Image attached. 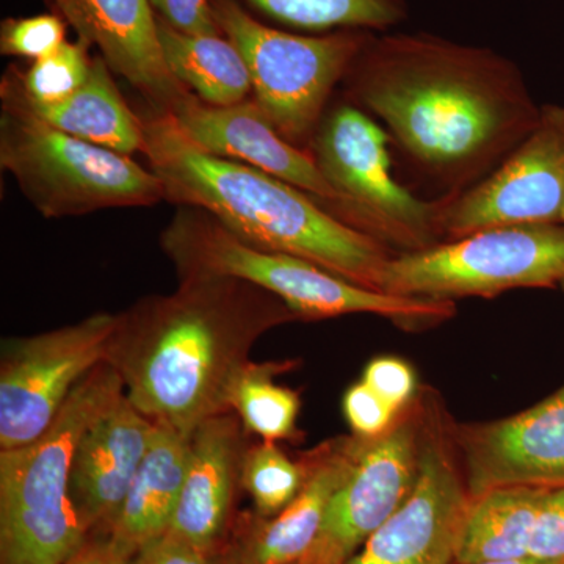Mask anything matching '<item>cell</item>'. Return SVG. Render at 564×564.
<instances>
[{
    "label": "cell",
    "instance_id": "cell-36",
    "mask_svg": "<svg viewBox=\"0 0 564 564\" xmlns=\"http://www.w3.org/2000/svg\"><path fill=\"white\" fill-rule=\"evenodd\" d=\"M217 564H240L237 562L236 558H234L231 552H220V555H218V562Z\"/></svg>",
    "mask_w": 564,
    "mask_h": 564
},
{
    "label": "cell",
    "instance_id": "cell-14",
    "mask_svg": "<svg viewBox=\"0 0 564 564\" xmlns=\"http://www.w3.org/2000/svg\"><path fill=\"white\" fill-rule=\"evenodd\" d=\"M172 118L199 150L272 174L310 193L336 217L339 195L318 170L313 154L285 140L254 99L210 106L191 93L177 104Z\"/></svg>",
    "mask_w": 564,
    "mask_h": 564
},
{
    "label": "cell",
    "instance_id": "cell-2",
    "mask_svg": "<svg viewBox=\"0 0 564 564\" xmlns=\"http://www.w3.org/2000/svg\"><path fill=\"white\" fill-rule=\"evenodd\" d=\"M292 321L299 317L288 304L250 282L185 278L170 295L147 296L118 314L106 362L140 413L191 436L231 411L259 337Z\"/></svg>",
    "mask_w": 564,
    "mask_h": 564
},
{
    "label": "cell",
    "instance_id": "cell-31",
    "mask_svg": "<svg viewBox=\"0 0 564 564\" xmlns=\"http://www.w3.org/2000/svg\"><path fill=\"white\" fill-rule=\"evenodd\" d=\"M362 381L399 413L411 402L415 392L413 367L392 356L370 361L364 370Z\"/></svg>",
    "mask_w": 564,
    "mask_h": 564
},
{
    "label": "cell",
    "instance_id": "cell-15",
    "mask_svg": "<svg viewBox=\"0 0 564 564\" xmlns=\"http://www.w3.org/2000/svg\"><path fill=\"white\" fill-rule=\"evenodd\" d=\"M470 499L505 486H564V386L522 413L463 429Z\"/></svg>",
    "mask_w": 564,
    "mask_h": 564
},
{
    "label": "cell",
    "instance_id": "cell-7",
    "mask_svg": "<svg viewBox=\"0 0 564 564\" xmlns=\"http://www.w3.org/2000/svg\"><path fill=\"white\" fill-rule=\"evenodd\" d=\"M223 35L240 51L252 99L295 147L313 143L334 88L375 32L344 29L295 35L256 20L239 0H209Z\"/></svg>",
    "mask_w": 564,
    "mask_h": 564
},
{
    "label": "cell",
    "instance_id": "cell-8",
    "mask_svg": "<svg viewBox=\"0 0 564 564\" xmlns=\"http://www.w3.org/2000/svg\"><path fill=\"white\" fill-rule=\"evenodd\" d=\"M388 143L389 133L366 110L340 104L323 117L311 154L339 195V220L403 252L433 247L444 198L423 202L397 182Z\"/></svg>",
    "mask_w": 564,
    "mask_h": 564
},
{
    "label": "cell",
    "instance_id": "cell-18",
    "mask_svg": "<svg viewBox=\"0 0 564 564\" xmlns=\"http://www.w3.org/2000/svg\"><path fill=\"white\" fill-rule=\"evenodd\" d=\"M242 421L234 411L214 415L191 434L187 470L170 532L220 552L231 521L237 492L242 489L245 441Z\"/></svg>",
    "mask_w": 564,
    "mask_h": 564
},
{
    "label": "cell",
    "instance_id": "cell-22",
    "mask_svg": "<svg viewBox=\"0 0 564 564\" xmlns=\"http://www.w3.org/2000/svg\"><path fill=\"white\" fill-rule=\"evenodd\" d=\"M545 489L505 486L473 497L456 538V562L478 564L529 556Z\"/></svg>",
    "mask_w": 564,
    "mask_h": 564
},
{
    "label": "cell",
    "instance_id": "cell-30",
    "mask_svg": "<svg viewBox=\"0 0 564 564\" xmlns=\"http://www.w3.org/2000/svg\"><path fill=\"white\" fill-rule=\"evenodd\" d=\"M530 558L564 562V486L545 489L529 549Z\"/></svg>",
    "mask_w": 564,
    "mask_h": 564
},
{
    "label": "cell",
    "instance_id": "cell-24",
    "mask_svg": "<svg viewBox=\"0 0 564 564\" xmlns=\"http://www.w3.org/2000/svg\"><path fill=\"white\" fill-rule=\"evenodd\" d=\"M270 20L310 32H386L406 18V0H245Z\"/></svg>",
    "mask_w": 564,
    "mask_h": 564
},
{
    "label": "cell",
    "instance_id": "cell-10",
    "mask_svg": "<svg viewBox=\"0 0 564 564\" xmlns=\"http://www.w3.org/2000/svg\"><path fill=\"white\" fill-rule=\"evenodd\" d=\"M118 314L98 313L52 332L2 340L0 451L39 440L76 386L106 362Z\"/></svg>",
    "mask_w": 564,
    "mask_h": 564
},
{
    "label": "cell",
    "instance_id": "cell-33",
    "mask_svg": "<svg viewBox=\"0 0 564 564\" xmlns=\"http://www.w3.org/2000/svg\"><path fill=\"white\" fill-rule=\"evenodd\" d=\"M158 17L191 35H223L209 0H150Z\"/></svg>",
    "mask_w": 564,
    "mask_h": 564
},
{
    "label": "cell",
    "instance_id": "cell-4",
    "mask_svg": "<svg viewBox=\"0 0 564 564\" xmlns=\"http://www.w3.org/2000/svg\"><path fill=\"white\" fill-rule=\"evenodd\" d=\"M124 395L117 370L99 364L39 440L0 451V564H65L90 541L70 496L74 455L93 423Z\"/></svg>",
    "mask_w": 564,
    "mask_h": 564
},
{
    "label": "cell",
    "instance_id": "cell-11",
    "mask_svg": "<svg viewBox=\"0 0 564 564\" xmlns=\"http://www.w3.org/2000/svg\"><path fill=\"white\" fill-rule=\"evenodd\" d=\"M564 109L545 106L532 133L491 176L447 193L441 236L459 239L499 226L563 223Z\"/></svg>",
    "mask_w": 564,
    "mask_h": 564
},
{
    "label": "cell",
    "instance_id": "cell-1",
    "mask_svg": "<svg viewBox=\"0 0 564 564\" xmlns=\"http://www.w3.org/2000/svg\"><path fill=\"white\" fill-rule=\"evenodd\" d=\"M404 154L459 193L532 133L543 107L510 58L433 33H377L344 79Z\"/></svg>",
    "mask_w": 564,
    "mask_h": 564
},
{
    "label": "cell",
    "instance_id": "cell-34",
    "mask_svg": "<svg viewBox=\"0 0 564 564\" xmlns=\"http://www.w3.org/2000/svg\"><path fill=\"white\" fill-rule=\"evenodd\" d=\"M129 560L118 554L107 538L90 540L87 545L65 564H128Z\"/></svg>",
    "mask_w": 564,
    "mask_h": 564
},
{
    "label": "cell",
    "instance_id": "cell-32",
    "mask_svg": "<svg viewBox=\"0 0 564 564\" xmlns=\"http://www.w3.org/2000/svg\"><path fill=\"white\" fill-rule=\"evenodd\" d=\"M220 552L206 551L169 530L143 545L128 564H217Z\"/></svg>",
    "mask_w": 564,
    "mask_h": 564
},
{
    "label": "cell",
    "instance_id": "cell-35",
    "mask_svg": "<svg viewBox=\"0 0 564 564\" xmlns=\"http://www.w3.org/2000/svg\"><path fill=\"white\" fill-rule=\"evenodd\" d=\"M478 564H564V562H541V560H534L530 558V556H525V558L505 560V562H488Z\"/></svg>",
    "mask_w": 564,
    "mask_h": 564
},
{
    "label": "cell",
    "instance_id": "cell-28",
    "mask_svg": "<svg viewBox=\"0 0 564 564\" xmlns=\"http://www.w3.org/2000/svg\"><path fill=\"white\" fill-rule=\"evenodd\" d=\"M66 41V21L57 13L9 18L0 25V54L6 57L41 61Z\"/></svg>",
    "mask_w": 564,
    "mask_h": 564
},
{
    "label": "cell",
    "instance_id": "cell-17",
    "mask_svg": "<svg viewBox=\"0 0 564 564\" xmlns=\"http://www.w3.org/2000/svg\"><path fill=\"white\" fill-rule=\"evenodd\" d=\"M154 429L155 423L124 395L82 437L74 455L70 496L90 534H109Z\"/></svg>",
    "mask_w": 564,
    "mask_h": 564
},
{
    "label": "cell",
    "instance_id": "cell-21",
    "mask_svg": "<svg viewBox=\"0 0 564 564\" xmlns=\"http://www.w3.org/2000/svg\"><path fill=\"white\" fill-rule=\"evenodd\" d=\"M0 90L20 99L35 117L58 131L126 155L144 152L143 121L122 98L113 79V70L101 55L93 58L87 82L61 102L28 101L13 66L3 74Z\"/></svg>",
    "mask_w": 564,
    "mask_h": 564
},
{
    "label": "cell",
    "instance_id": "cell-12",
    "mask_svg": "<svg viewBox=\"0 0 564 564\" xmlns=\"http://www.w3.org/2000/svg\"><path fill=\"white\" fill-rule=\"evenodd\" d=\"M422 426L404 415L372 440L355 436L347 477L334 492L321 534L299 564H345L413 491Z\"/></svg>",
    "mask_w": 564,
    "mask_h": 564
},
{
    "label": "cell",
    "instance_id": "cell-26",
    "mask_svg": "<svg viewBox=\"0 0 564 564\" xmlns=\"http://www.w3.org/2000/svg\"><path fill=\"white\" fill-rule=\"evenodd\" d=\"M304 478L303 462H292L276 443L262 441L245 452L242 489L250 494L259 518L270 519L281 513L302 491Z\"/></svg>",
    "mask_w": 564,
    "mask_h": 564
},
{
    "label": "cell",
    "instance_id": "cell-38",
    "mask_svg": "<svg viewBox=\"0 0 564 564\" xmlns=\"http://www.w3.org/2000/svg\"><path fill=\"white\" fill-rule=\"evenodd\" d=\"M563 223H564V212H563Z\"/></svg>",
    "mask_w": 564,
    "mask_h": 564
},
{
    "label": "cell",
    "instance_id": "cell-27",
    "mask_svg": "<svg viewBox=\"0 0 564 564\" xmlns=\"http://www.w3.org/2000/svg\"><path fill=\"white\" fill-rule=\"evenodd\" d=\"M90 44L66 41L54 54L32 63L22 73L13 66L22 93L33 104H55L69 98L90 77L93 58Z\"/></svg>",
    "mask_w": 564,
    "mask_h": 564
},
{
    "label": "cell",
    "instance_id": "cell-6",
    "mask_svg": "<svg viewBox=\"0 0 564 564\" xmlns=\"http://www.w3.org/2000/svg\"><path fill=\"white\" fill-rule=\"evenodd\" d=\"M0 166L44 218L77 217L166 199L161 177L132 155L58 131L0 90Z\"/></svg>",
    "mask_w": 564,
    "mask_h": 564
},
{
    "label": "cell",
    "instance_id": "cell-23",
    "mask_svg": "<svg viewBox=\"0 0 564 564\" xmlns=\"http://www.w3.org/2000/svg\"><path fill=\"white\" fill-rule=\"evenodd\" d=\"M158 32L166 66L202 101L210 106L247 101L252 93L250 69L225 35H191L161 17Z\"/></svg>",
    "mask_w": 564,
    "mask_h": 564
},
{
    "label": "cell",
    "instance_id": "cell-20",
    "mask_svg": "<svg viewBox=\"0 0 564 564\" xmlns=\"http://www.w3.org/2000/svg\"><path fill=\"white\" fill-rule=\"evenodd\" d=\"M188 447L191 436L155 423L147 455L106 536L126 560L169 532L184 485Z\"/></svg>",
    "mask_w": 564,
    "mask_h": 564
},
{
    "label": "cell",
    "instance_id": "cell-5",
    "mask_svg": "<svg viewBox=\"0 0 564 564\" xmlns=\"http://www.w3.org/2000/svg\"><path fill=\"white\" fill-rule=\"evenodd\" d=\"M161 247L180 280L221 276L247 281L273 293L304 321L375 314L397 322H434L445 321L456 311L451 300L373 291L302 258L254 247L196 207H177L161 234Z\"/></svg>",
    "mask_w": 564,
    "mask_h": 564
},
{
    "label": "cell",
    "instance_id": "cell-37",
    "mask_svg": "<svg viewBox=\"0 0 564 564\" xmlns=\"http://www.w3.org/2000/svg\"><path fill=\"white\" fill-rule=\"evenodd\" d=\"M560 288H562L564 292V280L562 281V284H560Z\"/></svg>",
    "mask_w": 564,
    "mask_h": 564
},
{
    "label": "cell",
    "instance_id": "cell-19",
    "mask_svg": "<svg viewBox=\"0 0 564 564\" xmlns=\"http://www.w3.org/2000/svg\"><path fill=\"white\" fill-rule=\"evenodd\" d=\"M355 437L323 444L304 456L306 478L281 513L270 519L252 516L231 549L240 564H299L321 534L326 510L352 462Z\"/></svg>",
    "mask_w": 564,
    "mask_h": 564
},
{
    "label": "cell",
    "instance_id": "cell-16",
    "mask_svg": "<svg viewBox=\"0 0 564 564\" xmlns=\"http://www.w3.org/2000/svg\"><path fill=\"white\" fill-rule=\"evenodd\" d=\"M52 6L154 113L172 115L191 95L166 66L150 0H52Z\"/></svg>",
    "mask_w": 564,
    "mask_h": 564
},
{
    "label": "cell",
    "instance_id": "cell-13",
    "mask_svg": "<svg viewBox=\"0 0 564 564\" xmlns=\"http://www.w3.org/2000/svg\"><path fill=\"white\" fill-rule=\"evenodd\" d=\"M469 502L454 456L430 429L422 436L413 491L345 564H447Z\"/></svg>",
    "mask_w": 564,
    "mask_h": 564
},
{
    "label": "cell",
    "instance_id": "cell-29",
    "mask_svg": "<svg viewBox=\"0 0 564 564\" xmlns=\"http://www.w3.org/2000/svg\"><path fill=\"white\" fill-rule=\"evenodd\" d=\"M344 414L355 436L372 440L391 429L399 411L361 381L345 393Z\"/></svg>",
    "mask_w": 564,
    "mask_h": 564
},
{
    "label": "cell",
    "instance_id": "cell-9",
    "mask_svg": "<svg viewBox=\"0 0 564 564\" xmlns=\"http://www.w3.org/2000/svg\"><path fill=\"white\" fill-rule=\"evenodd\" d=\"M564 280V223L499 226L400 252L386 265L381 291L411 299L494 296L552 288Z\"/></svg>",
    "mask_w": 564,
    "mask_h": 564
},
{
    "label": "cell",
    "instance_id": "cell-3",
    "mask_svg": "<svg viewBox=\"0 0 564 564\" xmlns=\"http://www.w3.org/2000/svg\"><path fill=\"white\" fill-rule=\"evenodd\" d=\"M141 121L143 154L151 172L161 177L166 202L209 212L254 247L302 258L381 291L392 258L381 240L334 217L310 193L272 174L199 150L172 115L150 111Z\"/></svg>",
    "mask_w": 564,
    "mask_h": 564
},
{
    "label": "cell",
    "instance_id": "cell-25",
    "mask_svg": "<svg viewBox=\"0 0 564 564\" xmlns=\"http://www.w3.org/2000/svg\"><path fill=\"white\" fill-rule=\"evenodd\" d=\"M288 362H250L237 380L231 411L245 430L262 441H295L299 436L300 395L293 389L274 383Z\"/></svg>",
    "mask_w": 564,
    "mask_h": 564
}]
</instances>
